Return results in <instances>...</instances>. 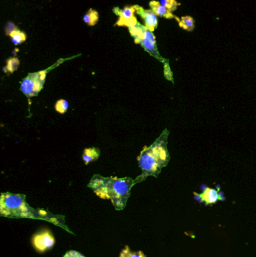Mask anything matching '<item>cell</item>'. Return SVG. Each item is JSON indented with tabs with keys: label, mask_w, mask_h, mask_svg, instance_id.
<instances>
[{
	"label": "cell",
	"mask_w": 256,
	"mask_h": 257,
	"mask_svg": "<svg viewBox=\"0 0 256 257\" xmlns=\"http://www.w3.org/2000/svg\"><path fill=\"white\" fill-rule=\"evenodd\" d=\"M63 257H85V256L82 255L79 251H69L66 252V254L63 256Z\"/></svg>",
	"instance_id": "7402d4cb"
},
{
	"label": "cell",
	"mask_w": 256,
	"mask_h": 257,
	"mask_svg": "<svg viewBox=\"0 0 256 257\" xmlns=\"http://www.w3.org/2000/svg\"><path fill=\"white\" fill-rule=\"evenodd\" d=\"M0 215L8 218H28L47 220L50 223L68 230L64 217L54 215L44 209H36L26 202V196L12 192H2L0 196Z\"/></svg>",
	"instance_id": "6da1fadb"
},
{
	"label": "cell",
	"mask_w": 256,
	"mask_h": 257,
	"mask_svg": "<svg viewBox=\"0 0 256 257\" xmlns=\"http://www.w3.org/2000/svg\"><path fill=\"white\" fill-rule=\"evenodd\" d=\"M63 61V60H59L55 65H53L47 70L37 72V73H29L28 76L22 81L20 85L21 92L29 99L34 96H37L41 90L43 89L48 73Z\"/></svg>",
	"instance_id": "277c9868"
},
{
	"label": "cell",
	"mask_w": 256,
	"mask_h": 257,
	"mask_svg": "<svg viewBox=\"0 0 256 257\" xmlns=\"http://www.w3.org/2000/svg\"><path fill=\"white\" fill-rule=\"evenodd\" d=\"M160 2L161 5L166 7L171 12L176 11L177 9V7L180 5V3L178 2L176 0H160Z\"/></svg>",
	"instance_id": "e0dca14e"
},
{
	"label": "cell",
	"mask_w": 256,
	"mask_h": 257,
	"mask_svg": "<svg viewBox=\"0 0 256 257\" xmlns=\"http://www.w3.org/2000/svg\"><path fill=\"white\" fill-rule=\"evenodd\" d=\"M136 13L144 20V26L151 32H154L158 26V16L152 10L144 9L140 5H135Z\"/></svg>",
	"instance_id": "ba28073f"
},
{
	"label": "cell",
	"mask_w": 256,
	"mask_h": 257,
	"mask_svg": "<svg viewBox=\"0 0 256 257\" xmlns=\"http://www.w3.org/2000/svg\"><path fill=\"white\" fill-rule=\"evenodd\" d=\"M100 150L97 148H86L84 151L83 158L84 162L86 165H88L89 163L95 162L98 160V157L100 156Z\"/></svg>",
	"instance_id": "8fae6325"
},
{
	"label": "cell",
	"mask_w": 256,
	"mask_h": 257,
	"mask_svg": "<svg viewBox=\"0 0 256 257\" xmlns=\"http://www.w3.org/2000/svg\"><path fill=\"white\" fill-rule=\"evenodd\" d=\"M113 11L114 14L119 16V20L116 23V26L131 27L138 23L136 17L134 15L135 12H136L135 5L124 7L123 9H120L118 7H115L113 8Z\"/></svg>",
	"instance_id": "8992f818"
},
{
	"label": "cell",
	"mask_w": 256,
	"mask_h": 257,
	"mask_svg": "<svg viewBox=\"0 0 256 257\" xmlns=\"http://www.w3.org/2000/svg\"><path fill=\"white\" fill-rule=\"evenodd\" d=\"M144 29H145V26H143L140 23H137L135 26L129 27V33L133 38L135 43H141L143 37H144Z\"/></svg>",
	"instance_id": "7c38bea8"
},
{
	"label": "cell",
	"mask_w": 256,
	"mask_h": 257,
	"mask_svg": "<svg viewBox=\"0 0 256 257\" xmlns=\"http://www.w3.org/2000/svg\"><path fill=\"white\" fill-rule=\"evenodd\" d=\"M54 108H55L57 112L60 113V114H64L69 108V102L65 99H60L56 102Z\"/></svg>",
	"instance_id": "ac0fdd59"
},
{
	"label": "cell",
	"mask_w": 256,
	"mask_h": 257,
	"mask_svg": "<svg viewBox=\"0 0 256 257\" xmlns=\"http://www.w3.org/2000/svg\"><path fill=\"white\" fill-rule=\"evenodd\" d=\"M135 184V179L129 177H103L94 174L87 186L98 197L111 201L117 211H122L126 206L131 189Z\"/></svg>",
	"instance_id": "7a4b0ae2"
},
{
	"label": "cell",
	"mask_w": 256,
	"mask_h": 257,
	"mask_svg": "<svg viewBox=\"0 0 256 257\" xmlns=\"http://www.w3.org/2000/svg\"><path fill=\"white\" fill-rule=\"evenodd\" d=\"M31 243L35 251L39 254H44L54 248L56 240L52 232L45 229L35 233L32 236Z\"/></svg>",
	"instance_id": "5b68a950"
},
{
	"label": "cell",
	"mask_w": 256,
	"mask_h": 257,
	"mask_svg": "<svg viewBox=\"0 0 256 257\" xmlns=\"http://www.w3.org/2000/svg\"><path fill=\"white\" fill-rule=\"evenodd\" d=\"M98 13L92 8H89L84 16L83 20L88 26H95L98 21Z\"/></svg>",
	"instance_id": "5bb4252c"
},
{
	"label": "cell",
	"mask_w": 256,
	"mask_h": 257,
	"mask_svg": "<svg viewBox=\"0 0 256 257\" xmlns=\"http://www.w3.org/2000/svg\"><path fill=\"white\" fill-rule=\"evenodd\" d=\"M175 20L179 23V27L188 32H191L195 28V20L191 16H182L180 18L176 16Z\"/></svg>",
	"instance_id": "4fadbf2b"
},
{
	"label": "cell",
	"mask_w": 256,
	"mask_h": 257,
	"mask_svg": "<svg viewBox=\"0 0 256 257\" xmlns=\"http://www.w3.org/2000/svg\"><path fill=\"white\" fill-rule=\"evenodd\" d=\"M140 45L147 52L149 53L151 56L160 60L162 63H165L167 60L161 57L159 52L158 48H157V40H156L155 36H154V32L146 27L144 29V35Z\"/></svg>",
	"instance_id": "52a82bcc"
},
{
	"label": "cell",
	"mask_w": 256,
	"mask_h": 257,
	"mask_svg": "<svg viewBox=\"0 0 256 257\" xmlns=\"http://www.w3.org/2000/svg\"><path fill=\"white\" fill-rule=\"evenodd\" d=\"M18 28L17 27L15 24L13 22L8 21V23L5 24V33L7 36H10L12 32L17 30Z\"/></svg>",
	"instance_id": "44dd1931"
},
{
	"label": "cell",
	"mask_w": 256,
	"mask_h": 257,
	"mask_svg": "<svg viewBox=\"0 0 256 257\" xmlns=\"http://www.w3.org/2000/svg\"><path fill=\"white\" fill-rule=\"evenodd\" d=\"M120 257H147V256L141 251H132L128 245H126L120 252Z\"/></svg>",
	"instance_id": "2e32d148"
},
{
	"label": "cell",
	"mask_w": 256,
	"mask_h": 257,
	"mask_svg": "<svg viewBox=\"0 0 256 257\" xmlns=\"http://www.w3.org/2000/svg\"><path fill=\"white\" fill-rule=\"evenodd\" d=\"M170 132L165 129L154 143L145 147L138 157L141 174L135 179L136 183H141L148 177H157L163 168L167 167L171 156L168 149Z\"/></svg>",
	"instance_id": "3957f363"
},
{
	"label": "cell",
	"mask_w": 256,
	"mask_h": 257,
	"mask_svg": "<svg viewBox=\"0 0 256 257\" xmlns=\"http://www.w3.org/2000/svg\"><path fill=\"white\" fill-rule=\"evenodd\" d=\"M164 74L165 77L168 79V80L170 81V82H173V75H172L171 70L170 67H169V61H166V63H164Z\"/></svg>",
	"instance_id": "ffe728a7"
},
{
	"label": "cell",
	"mask_w": 256,
	"mask_h": 257,
	"mask_svg": "<svg viewBox=\"0 0 256 257\" xmlns=\"http://www.w3.org/2000/svg\"><path fill=\"white\" fill-rule=\"evenodd\" d=\"M149 5L150 6H151V10H152L158 17H164V18L166 19H175V17H176V16L172 14L171 11H169L166 7L161 5V3L158 2V1L153 0V1L150 2Z\"/></svg>",
	"instance_id": "30bf717a"
},
{
	"label": "cell",
	"mask_w": 256,
	"mask_h": 257,
	"mask_svg": "<svg viewBox=\"0 0 256 257\" xmlns=\"http://www.w3.org/2000/svg\"><path fill=\"white\" fill-rule=\"evenodd\" d=\"M195 195L198 196L201 202H204L206 205H213L216 203L219 199V192L213 188H206L201 194L195 193Z\"/></svg>",
	"instance_id": "9c48e42d"
},
{
	"label": "cell",
	"mask_w": 256,
	"mask_h": 257,
	"mask_svg": "<svg viewBox=\"0 0 256 257\" xmlns=\"http://www.w3.org/2000/svg\"><path fill=\"white\" fill-rule=\"evenodd\" d=\"M11 42L14 45H19L23 43L26 40V34L24 32H22L20 29L14 31L10 34Z\"/></svg>",
	"instance_id": "9a60e30c"
},
{
	"label": "cell",
	"mask_w": 256,
	"mask_h": 257,
	"mask_svg": "<svg viewBox=\"0 0 256 257\" xmlns=\"http://www.w3.org/2000/svg\"><path fill=\"white\" fill-rule=\"evenodd\" d=\"M19 64H20V61H19L18 59L12 57V58H10L8 62H7V68H8L10 72L13 73L14 70L18 68Z\"/></svg>",
	"instance_id": "d6986e66"
}]
</instances>
